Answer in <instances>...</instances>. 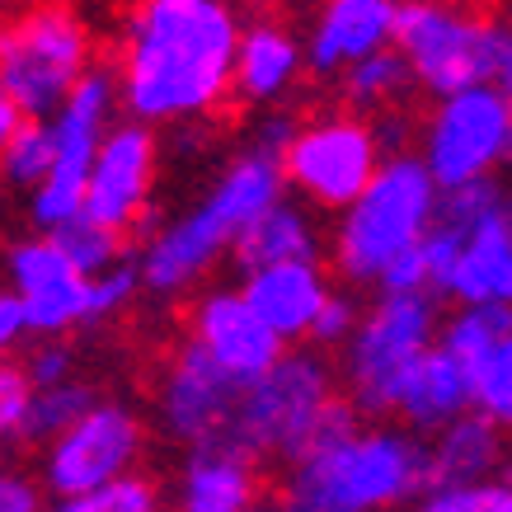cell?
<instances>
[{
	"label": "cell",
	"instance_id": "obj_1",
	"mask_svg": "<svg viewBox=\"0 0 512 512\" xmlns=\"http://www.w3.org/2000/svg\"><path fill=\"white\" fill-rule=\"evenodd\" d=\"M240 15L231 0H137L123 19L118 94L132 123L184 127L235 94Z\"/></svg>",
	"mask_w": 512,
	"mask_h": 512
},
{
	"label": "cell",
	"instance_id": "obj_2",
	"mask_svg": "<svg viewBox=\"0 0 512 512\" xmlns=\"http://www.w3.org/2000/svg\"><path fill=\"white\" fill-rule=\"evenodd\" d=\"M282 165L278 160L245 151L217 174L179 221L156 226L137 254L141 282L156 296H179L221 259V249H235V240L249 231V221L264 217L273 202H282Z\"/></svg>",
	"mask_w": 512,
	"mask_h": 512
},
{
	"label": "cell",
	"instance_id": "obj_3",
	"mask_svg": "<svg viewBox=\"0 0 512 512\" xmlns=\"http://www.w3.org/2000/svg\"><path fill=\"white\" fill-rule=\"evenodd\" d=\"M423 494L428 447L400 428H357L287 470L282 512H386Z\"/></svg>",
	"mask_w": 512,
	"mask_h": 512
},
{
	"label": "cell",
	"instance_id": "obj_4",
	"mask_svg": "<svg viewBox=\"0 0 512 512\" xmlns=\"http://www.w3.org/2000/svg\"><path fill=\"white\" fill-rule=\"evenodd\" d=\"M437 202H442V188L419 156H390L367 184V193L334 226V249H329L334 268L357 287L381 282L400 254L428 240Z\"/></svg>",
	"mask_w": 512,
	"mask_h": 512
},
{
	"label": "cell",
	"instance_id": "obj_5",
	"mask_svg": "<svg viewBox=\"0 0 512 512\" xmlns=\"http://www.w3.org/2000/svg\"><path fill=\"white\" fill-rule=\"evenodd\" d=\"M442 315H437V296H376L372 311L362 315L357 334L343 348V386L348 404L357 414H395L400 409V390L409 372L442 343Z\"/></svg>",
	"mask_w": 512,
	"mask_h": 512
},
{
	"label": "cell",
	"instance_id": "obj_6",
	"mask_svg": "<svg viewBox=\"0 0 512 512\" xmlns=\"http://www.w3.org/2000/svg\"><path fill=\"white\" fill-rule=\"evenodd\" d=\"M395 47L414 71V85L437 94L442 104V99L503 80L508 33L451 0H400Z\"/></svg>",
	"mask_w": 512,
	"mask_h": 512
},
{
	"label": "cell",
	"instance_id": "obj_7",
	"mask_svg": "<svg viewBox=\"0 0 512 512\" xmlns=\"http://www.w3.org/2000/svg\"><path fill=\"white\" fill-rule=\"evenodd\" d=\"M90 71V29L57 0L24 10L0 38V104L24 118H57Z\"/></svg>",
	"mask_w": 512,
	"mask_h": 512
},
{
	"label": "cell",
	"instance_id": "obj_8",
	"mask_svg": "<svg viewBox=\"0 0 512 512\" xmlns=\"http://www.w3.org/2000/svg\"><path fill=\"white\" fill-rule=\"evenodd\" d=\"M339 400L334 376L315 353H287L268 376L249 381L235 409L231 437L221 451H240L249 461L278 456L287 470L311 451L325 409Z\"/></svg>",
	"mask_w": 512,
	"mask_h": 512
},
{
	"label": "cell",
	"instance_id": "obj_9",
	"mask_svg": "<svg viewBox=\"0 0 512 512\" xmlns=\"http://www.w3.org/2000/svg\"><path fill=\"white\" fill-rule=\"evenodd\" d=\"M123 104L118 94V71L94 66L90 76L76 85V94L62 104L52 118V137H57V165L38 193H29V226L38 235H52L85 217V193H90V174L99 160V146L113 132V109Z\"/></svg>",
	"mask_w": 512,
	"mask_h": 512
},
{
	"label": "cell",
	"instance_id": "obj_10",
	"mask_svg": "<svg viewBox=\"0 0 512 512\" xmlns=\"http://www.w3.org/2000/svg\"><path fill=\"white\" fill-rule=\"evenodd\" d=\"M512 156V94L503 85H480L442 99L423 123L419 160L433 170L437 188H466L489 179Z\"/></svg>",
	"mask_w": 512,
	"mask_h": 512
},
{
	"label": "cell",
	"instance_id": "obj_11",
	"mask_svg": "<svg viewBox=\"0 0 512 512\" xmlns=\"http://www.w3.org/2000/svg\"><path fill=\"white\" fill-rule=\"evenodd\" d=\"M381 137L362 113H325L301 123L292 151L282 160V179L315 207L348 212L367 184L381 174Z\"/></svg>",
	"mask_w": 512,
	"mask_h": 512
},
{
	"label": "cell",
	"instance_id": "obj_12",
	"mask_svg": "<svg viewBox=\"0 0 512 512\" xmlns=\"http://www.w3.org/2000/svg\"><path fill=\"white\" fill-rule=\"evenodd\" d=\"M141 456V419L127 404L99 400L85 419L43 451V484L57 498L99 494L132 475Z\"/></svg>",
	"mask_w": 512,
	"mask_h": 512
},
{
	"label": "cell",
	"instance_id": "obj_13",
	"mask_svg": "<svg viewBox=\"0 0 512 512\" xmlns=\"http://www.w3.org/2000/svg\"><path fill=\"white\" fill-rule=\"evenodd\" d=\"M245 386L249 381L231 376L217 357H207L193 339H184L174 348L165 376H160V395H156L160 428L179 437V442H188L193 451L226 447Z\"/></svg>",
	"mask_w": 512,
	"mask_h": 512
},
{
	"label": "cell",
	"instance_id": "obj_14",
	"mask_svg": "<svg viewBox=\"0 0 512 512\" xmlns=\"http://www.w3.org/2000/svg\"><path fill=\"white\" fill-rule=\"evenodd\" d=\"M5 273L10 292H19L29 329L43 334L47 343L66 334L71 325H85V301H90V278L62 254L52 235H24L5 249Z\"/></svg>",
	"mask_w": 512,
	"mask_h": 512
},
{
	"label": "cell",
	"instance_id": "obj_15",
	"mask_svg": "<svg viewBox=\"0 0 512 512\" xmlns=\"http://www.w3.org/2000/svg\"><path fill=\"white\" fill-rule=\"evenodd\" d=\"M188 339L240 381H259L287 357V343L259 320V311L235 287H212L188 311Z\"/></svg>",
	"mask_w": 512,
	"mask_h": 512
},
{
	"label": "cell",
	"instance_id": "obj_16",
	"mask_svg": "<svg viewBox=\"0 0 512 512\" xmlns=\"http://www.w3.org/2000/svg\"><path fill=\"white\" fill-rule=\"evenodd\" d=\"M156 184V137L146 123H113V132L99 146L85 193V217L123 235L127 226H141L146 202Z\"/></svg>",
	"mask_w": 512,
	"mask_h": 512
},
{
	"label": "cell",
	"instance_id": "obj_17",
	"mask_svg": "<svg viewBox=\"0 0 512 512\" xmlns=\"http://www.w3.org/2000/svg\"><path fill=\"white\" fill-rule=\"evenodd\" d=\"M400 0H320L311 33H306V66L315 76H339L395 47Z\"/></svg>",
	"mask_w": 512,
	"mask_h": 512
},
{
	"label": "cell",
	"instance_id": "obj_18",
	"mask_svg": "<svg viewBox=\"0 0 512 512\" xmlns=\"http://www.w3.org/2000/svg\"><path fill=\"white\" fill-rule=\"evenodd\" d=\"M245 301L259 311L273 334L282 343L292 339H311L315 320L329 306V278L320 264H273L259 273H245Z\"/></svg>",
	"mask_w": 512,
	"mask_h": 512
},
{
	"label": "cell",
	"instance_id": "obj_19",
	"mask_svg": "<svg viewBox=\"0 0 512 512\" xmlns=\"http://www.w3.org/2000/svg\"><path fill=\"white\" fill-rule=\"evenodd\" d=\"M395 414H400L414 433H442V428H451L456 419L475 414V376H470L466 362H456V357L437 343L433 353L409 372Z\"/></svg>",
	"mask_w": 512,
	"mask_h": 512
},
{
	"label": "cell",
	"instance_id": "obj_20",
	"mask_svg": "<svg viewBox=\"0 0 512 512\" xmlns=\"http://www.w3.org/2000/svg\"><path fill=\"white\" fill-rule=\"evenodd\" d=\"M442 296L461 306H512V207L475 226Z\"/></svg>",
	"mask_w": 512,
	"mask_h": 512
},
{
	"label": "cell",
	"instance_id": "obj_21",
	"mask_svg": "<svg viewBox=\"0 0 512 512\" xmlns=\"http://www.w3.org/2000/svg\"><path fill=\"white\" fill-rule=\"evenodd\" d=\"M306 66V47L273 19L249 24L240 38V62H235V99L245 104H273L296 85Z\"/></svg>",
	"mask_w": 512,
	"mask_h": 512
},
{
	"label": "cell",
	"instance_id": "obj_22",
	"mask_svg": "<svg viewBox=\"0 0 512 512\" xmlns=\"http://www.w3.org/2000/svg\"><path fill=\"white\" fill-rule=\"evenodd\" d=\"M231 259L240 273H259L273 264H320V231L296 202H273L264 217L249 221V231L235 240Z\"/></svg>",
	"mask_w": 512,
	"mask_h": 512
},
{
	"label": "cell",
	"instance_id": "obj_23",
	"mask_svg": "<svg viewBox=\"0 0 512 512\" xmlns=\"http://www.w3.org/2000/svg\"><path fill=\"white\" fill-rule=\"evenodd\" d=\"M503 461V433L484 414H466L433 437L428 447V489L484 484Z\"/></svg>",
	"mask_w": 512,
	"mask_h": 512
},
{
	"label": "cell",
	"instance_id": "obj_24",
	"mask_svg": "<svg viewBox=\"0 0 512 512\" xmlns=\"http://www.w3.org/2000/svg\"><path fill=\"white\" fill-rule=\"evenodd\" d=\"M254 461L240 451H188L179 475V512H254Z\"/></svg>",
	"mask_w": 512,
	"mask_h": 512
},
{
	"label": "cell",
	"instance_id": "obj_25",
	"mask_svg": "<svg viewBox=\"0 0 512 512\" xmlns=\"http://www.w3.org/2000/svg\"><path fill=\"white\" fill-rule=\"evenodd\" d=\"M508 334H512V306H461L442 325V348L456 362H466L470 376H475L503 348Z\"/></svg>",
	"mask_w": 512,
	"mask_h": 512
},
{
	"label": "cell",
	"instance_id": "obj_26",
	"mask_svg": "<svg viewBox=\"0 0 512 512\" xmlns=\"http://www.w3.org/2000/svg\"><path fill=\"white\" fill-rule=\"evenodd\" d=\"M414 85V71L400 57V47H386L367 62H357L353 71H343V99L353 104V113H386L404 99V90Z\"/></svg>",
	"mask_w": 512,
	"mask_h": 512
},
{
	"label": "cell",
	"instance_id": "obj_27",
	"mask_svg": "<svg viewBox=\"0 0 512 512\" xmlns=\"http://www.w3.org/2000/svg\"><path fill=\"white\" fill-rule=\"evenodd\" d=\"M52 165H57L52 118H29L15 137L0 141V170H5V184L38 193V188L52 179Z\"/></svg>",
	"mask_w": 512,
	"mask_h": 512
},
{
	"label": "cell",
	"instance_id": "obj_28",
	"mask_svg": "<svg viewBox=\"0 0 512 512\" xmlns=\"http://www.w3.org/2000/svg\"><path fill=\"white\" fill-rule=\"evenodd\" d=\"M94 390L85 381H66V386H52V390H38V400L29 409V423H24V433L19 442H57L62 433H71L85 414L94 409Z\"/></svg>",
	"mask_w": 512,
	"mask_h": 512
},
{
	"label": "cell",
	"instance_id": "obj_29",
	"mask_svg": "<svg viewBox=\"0 0 512 512\" xmlns=\"http://www.w3.org/2000/svg\"><path fill=\"white\" fill-rule=\"evenodd\" d=\"M52 240L62 245V254L85 278H99V273H109V268L123 264V235L109 231V226H99V221H90V217H76L71 226L52 231Z\"/></svg>",
	"mask_w": 512,
	"mask_h": 512
},
{
	"label": "cell",
	"instance_id": "obj_30",
	"mask_svg": "<svg viewBox=\"0 0 512 512\" xmlns=\"http://www.w3.org/2000/svg\"><path fill=\"white\" fill-rule=\"evenodd\" d=\"M498 207H508L503 188H498L494 179H475V184H466V188H447V193H442L433 226H442V231L470 240V235H475V226L494 217Z\"/></svg>",
	"mask_w": 512,
	"mask_h": 512
},
{
	"label": "cell",
	"instance_id": "obj_31",
	"mask_svg": "<svg viewBox=\"0 0 512 512\" xmlns=\"http://www.w3.org/2000/svg\"><path fill=\"white\" fill-rule=\"evenodd\" d=\"M47 512H160L156 484L127 475V480L99 489V494H80V498H57Z\"/></svg>",
	"mask_w": 512,
	"mask_h": 512
},
{
	"label": "cell",
	"instance_id": "obj_32",
	"mask_svg": "<svg viewBox=\"0 0 512 512\" xmlns=\"http://www.w3.org/2000/svg\"><path fill=\"white\" fill-rule=\"evenodd\" d=\"M475 414H484L498 428H512V334L475 372Z\"/></svg>",
	"mask_w": 512,
	"mask_h": 512
},
{
	"label": "cell",
	"instance_id": "obj_33",
	"mask_svg": "<svg viewBox=\"0 0 512 512\" xmlns=\"http://www.w3.org/2000/svg\"><path fill=\"white\" fill-rule=\"evenodd\" d=\"M137 282H141V268L132 264V259H123L118 268H109V273H99V278H90V301H85V325H94V320H109V315H118L137 296Z\"/></svg>",
	"mask_w": 512,
	"mask_h": 512
},
{
	"label": "cell",
	"instance_id": "obj_34",
	"mask_svg": "<svg viewBox=\"0 0 512 512\" xmlns=\"http://www.w3.org/2000/svg\"><path fill=\"white\" fill-rule=\"evenodd\" d=\"M33 400H38V386L29 381V372L15 367V362H5L0 367V428H5V437L24 433Z\"/></svg>",
	"mask_w": 512,
	"mask_h": 512
},
{
	"label": "cell",
	"instance_id": "obj_35",
	"mask_svg": "<svg viewBox=\"0 0 512 512\" xmlns=\"http://www.w3.org/2000/svg\"><path fill=\"white\" fill-rule=\"evenodd\" d=\"M362 315H367V311H357L353 296L334 292V296H329V306L320 311V320H315L311 339L320 343V348H348V339H353L357 325H362Z\"/></svg>",
	"mask_w": 512,
	"mask_h": 512
},
{
	"label": "cell",
	"instance_id": "obj_36",
	"mask_svg": "<svg viewBox=\"0 0 512 512\" xmlns=\"http://www.w3.org/2000/svg\"><path fill=\"white\" fill-rule=\"evenodd\" d=\"M24 372L38 390H52V386H66L71 381V348L66 343H43V348H33L29 362H24Z\"/></svg>",
	"mask_w": 512,
	"mask_h": 512
},
{
	"label": "cell",
	"instance_id": "obj_37",
	"mask_svg": "<svg viewBox=\"0 0 512 512\" xmlns=\"http://www.w3.org/2000/svg\"><path fill=\"white\" fill-rule=\"evenodd\" d=\"M296 132H301V123H296L292 113H268L264 123L254 127V137H249V151H259V156L268 160H287V151H292Z\"/></svg>",
	"mask_w": 512,
	"mask_h": 512
},
{
	"label": "cell",
	"instance_id": "obj_38",
	"mask_svg": "<svg viewBox=\"0 0 512 512\" xmlns=\"http://www.w3.org/2000/svg\"><path fill=\"white\" fill-rule=\"evenodd\" d=\"M489 484H461V489H428L414 512H484Z\"/></svg>",
	"mask_w": 512,
	"mask_h": 512
},
{
	"label": "cell",
	"instance_id": "obj_39",
	"mask_svg": "<svg viewBox=\"0 0 512 512\" xmlns=\"http://www.w3.org/2000/svg\"><path fill=\"white\" fill-rule=\"evenodd\" d=\"M0 512H47L38 484L24 480V475H5L0 480Z\"/></svg>",
	"mask_w": 512,
	"mask_h": 512
},
{
	"label": "cell",
	"instance_id": "obj_40",
	"mask_svg": "<svg viewBox=\"0 0 512 512\" xmlns=\"http://www.w3.org/2000/svg\"><path fill=\"white\" fill-rule=\"evenodd\" d=\"M24 334H33V329H29V311H24L19 292H0V343L15 348Z\"/></svg>",
	"mask_w": 512,
	"mask_h": 512
},
{
	"label": "cell",
	"instance_id": "obj_41",
	"mask_svg": "<svg viewBox=\"0 0 512 512\" xmlns=\"http://www.w3.org/2000/svg\"><path fill=\"white\" fill-rule=\"evenodd\" d=\"M484 512H512V480L489 484V498H484Z\"/></svg>",
	"mask_w": 512,
	"mask_h": 512
},
{
	"label": "cell",
	"instance_id": "obj_42",
	"mask_svg": "<svg viewBox=\"0 0 512 512\" xmlns=\"http://www.w3.org/2000/svg\"><path fill=\"white\" fill-rule=\"evenodd\" d=\"M498 85L512 94V29H508V57H503V80H498Z\"/></svg>",
	"mask_w": 512,
	"mask_h": 512
},
{
	"label": "cell",
	"instance_id": "obj_43",
	"mask_svg": "<svg viewBox=\"0 0 512 512\" xmlns=\"http://www.w3.org/2000/svg\"><path fill=\"white\" fill-rule=\"evenodd\" d=\"M240 5H273V0H240Z\"/></svg>",
	"mask_w": 512,
	"mask_h": 512
},
{
	"label": "cell",
	"instance_id": "obj_44",
	"mask_svg": "<svg viewBox=\"0 0 512 512\" xmlns=\"http://www.w3.org/2000/svg\"><path fill=\"white\" fill-rule=\"evenodd\" d=\"M508 170H512V156H508Z\"/></svg>",
	"mask_w": 512,
	"mask_h": 512
}]
</instances>
